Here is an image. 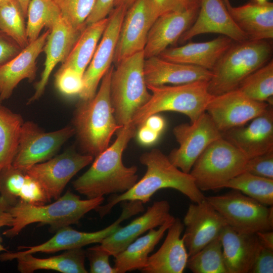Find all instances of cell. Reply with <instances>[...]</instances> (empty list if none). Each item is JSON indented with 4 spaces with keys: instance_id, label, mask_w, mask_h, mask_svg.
I'll return each mask as SVG.
<instances>
[{
    "instance_id": "cell-1",
    "label": "cell",
    "mask_w": 273,
    "mask_h": 273,
    "mask_svg": "<svg viewBox=\"0 0 273 273\" xmlns=\"http://www.w3.org/2000/svg\"><path fill=\"white\" fill-rule=\"evenodd\" d=\"M137 127L131 122L116 132L113 143L95 157L89 168L72 183L74 189L88 199L105 195L123 193L137 182L138 167L125 166L122 154L136 134Z\"/></svg>"
},
{
    "instance_id": "cell-2",
    "label": "cell",
    "mask_w": 273,
    "mask_h": 273,
    "mask_svg": "<svg viewBox=\"0 0 273 273\" xmlns=\"http://www.w3.org/2000/svg\"><path fill=\"white\" fill-rule=\"evenodd\" d=\"M140 161L147 167L144 175L129 190L111 196L106 204L98 206L95 210L101 218L120 202L137 200L146 203L157 191L164 188L178 191L194 203L205 199L190 173H185L175 166L160 150L153 149L143 153Z\"/></svg>"
},
{
    "instance_id": "cell-3",
    "label": "cell",
    "mask_w": 273,
    "mask_h": 273,
    "mask_svg": "<svg viewBox=\"0 0 273 273\" xmlns=\"http://www.w3.org/2000/svg\"><path fill=\"white\" fill-rule=\"evenodd\" d=\"M114 66L102 78L100 88L90 100L77 105L72 120L81 153L96 157L109 146L112 136L122 126L114 116L110 86Z\"/></svg>"
},
{
    "instance_id": "cell-4",
    "label": "cell",
    "mask_w": 273,
    "mask_h": 273,
    "mask_svg": "<svg viewBox=\"0 0 273 273\" xmlns=\"http://www.w3.org/2000/svg\"><path fill=\"white\" fill-rule=\"evenodd\" d=\"M104 200L103 196L82 200L70 191L48 205H35L19 200L9 209L13 217V224L3 235L13 238L28 225L36 222L48 224L51 231L56 232L78 223L86 213L95 210Z\"/></svg>"
},
{
    "instance_id": "cell-5",
    "label": "cell",
    "mask_w": 273,
    "mask_h": 273,
    "mask_svg": "<svg viewBox=\"0 0 273 273\" xmlns=\"http://www.w3.org/2000/svg\"><path fill=\"white\" fill-rule=\"evenodd\" d=\"M272 51L266 40L233 41L211 71L209 93L215 96L237 89L246 77L269 61Z\"/></svg>"
},
{
    "instance_id": "cell-6",
    "label": "cell",
    "mask_w": 273,
    "mask_h": 273,
    "mask_svg": "<svg viewBox=\"0 0 273 273\" xmlns=\"http://www.w3.org/2000/svg\"><path fill=\"white\" fill-rule=\"evenodd\" d=\"M208 85L207 81L172 85H147L151 97L136 111L130 122L139 127L152 115L173 111L185 114L190 119V123H193L205 112L213 97L209 93Z\"/></svg>"
},
{
    "instance_id": "cell-7",
    "label": "cell",
    "mask_w": 273,
    "mask_h": 273,
    "mask_svg": "<svg viewBox=\"0 0 273 273\" xmlns=\"http://www.w3.org/2000/svg\"><path fill=\"white\" fill-rule=\"evenodd\" d=\"M145 59L144 51H141L123 59L113 69L110 99L119 125L130 122L136 111L151 97L144 76Z\"/></svg>"
},
{
    "instance_id": "cell-8",
    "label": "cell",
    "mask_w": 273,
    "mask_h": 273,
    "mask_svg": "<svg viewBox=\"0 0 273 273\" xmlns=\"http://www.w3.org/2000/svg\"><path fill=\"white\" fill-rule=\"evenodd\" d=\"M248 160L222 136L202 152L190 174L201 191H215L224 188L230 180L244 172Z\"/></svg>"
},
{
    "instance_id": "cell-9",
    "label": "cell",
    "mask_w": 273,
    "mask_h": 273,
    "mask_svg": "<svg viewBox=\"0 0 273 273\" xmlns=\"http://www.w3.org/2000/svg\"><path fill=\"white\" fill-rule=\"evenodd\" d=\"M206 199L222 216L228 225L245 233L272 231L273 207H267L233 190L225 194L209 196Z\"/></svg>"
},
{
    "instance_id": "cell-10",
    "label": "cell",
    "mask_w": 273,
    "mask_h": 273,
    "mask_svg": "<svg viewBox=\"0 0 273 273\" xmlns=\"http://www.w3.org/2000/svg\"><path fill=\"white\" fill-rule=\"evenodd\" d=\"M74 135L75 130L72 126L45 132L32 121L24 122L12 165L26 171L34 165L53 158L62 146Z\"/></svg>"
},
{
    "instance_id": "cell-11",
    "label": "cell",
    "mask_w": 273,
    "mask_h": 273,
    "mask_svg": "<svg viewBox=\"0 0 273 273\" xmlns=\"http://www.w3.org/2000/svg\"><path fill=\"white\" fill-rule=\"evenodd\" d=\"M172 132L179 147L171 150L167 157L172 164L187 173L206 148L222 137L206 112L193 123L175 126Z\"/></svg>"
},
{
    "instance_id": "cell-12",
    "label": "cell",
    "mask_w": 273,
    "mask_h": 273,
    "mask_svg": "<svg viewBox=\"0 0 273 273\" xmlns=\"http://www.w3.org/2000/svg\"><path fill=\"white\" fill-rule=\"evenodd\" d=\"M120 216L113 223L101 230L84 232L74 230L69 226L61 228L48 241L33 246H19L15 252L18 254H33L37 252L54 253L60 251L79 248L93 243H100L121 226L125 219L144 211L143 203L137 200L125 201Z\"/></svg>"
},
{
    "instance_id": "cell-13",
    "label": "cell",
    "mask_w": 273,
    "mask_h": 273,
    "mask_svg": "<svg viewBox=\"0 0 273 273\" xmlns=\"http://www.w3.org/2000/svg\"><path fill=\"white\" fill-rule=\"evenodd\" d=\"M94 157L70 148L44 162L34 165L26 172L41 186L49 201L58 199L67 184Z\"/></svg>"
},
{
    "instance_id": "cell-14",
    "label": "cell",
    "mask_w": 273,
    "mask_h": 273,
    "mask_svg": "<svg viewBox=\"0 0 273 273\" xmlns=\"http://www.w3.org/2000/svg\"><path fill=\"white\" fill-rule=\"evenodd\" d=\"M128 9L119 5L113 9L109 22L93 58L83 75V86L79 96L82 101L96 95L102 78L112 66L120 27Z\"/></svg>"
},
{
    "instance_id": "cell-15",
    "label": "cell",
    "mask_w": 273,
    "mask_h": 273,
    "mask_svg": "<svg viewBox=\"0 0 273 273\" xmlns=\"http://www.w3.org/2000/svg\"><path fill=\"white\" fill-rule=\"evenodd\" d=\"M265 102L250 99L238 89L212 98L206 112L221 132L245 125L264 112L269 106Z\"/></svg>"
},
{
    "instance_id": "cell-16",
    "label": "cell",
    "mask_w": 273,
    "mask_h": 273,
    "mask_svg": "<svg viewBox=\"0 0 273 273\" xmlns=\"http://www.w3.org/2000/svg\"><path fill=\"white\" fill-rule=\"evenodd\" d=\"M184 225L186 230L182 237L189 257L218 237L228 224L205 197L189 205Z\"/></svg>"
},
{
    "instance_id": "cell-17",
    "label": "cell",
    "mask_w": 273,
    "mask_h": 273,
    "mask_svg": "<svg viewBox=\"0 0 273 273\" xmlns=\"http://www.w3.org/2000/svg\"><path fill=\"white\" fill-rule=\"evenodd\" d=\"M154 21L147 0H136L127 10L119 31L113 63L143 51Z\"/></svg>"
},
{
    "instance_id": "cell-18",
    "label": "cell",
    "mask_w": 273,
    "mask_h": 273,
    "mask_svg": "<svg viewBox=\"0 0 273 273\" xmlns=\"http://www.w3.org/2000/svg\"><path fill=\"white\" fill-rule=\"evenodd\" d=\"M247 126L232 128L222 136L248 159L273 151V107L256 117Z\"/></svg>"
},
{
    "instance_id": "cell-19",
    "label": "cell",
    "mask_w": 273,
    "mask_h": 273,
    "mask_svg": "<svg viewBox=\"0 0 273 273\" xmlns=\"http://www.w3.org/2000/svg\"><path fill=\"white\" fill-rule=\"evenodd\" d=\"M209 33L227 36L234 41L248 39L235 22L222 0H200L196 18L179 40L185 42L197 35Z\"/></svg>"
},
{
    "instance_id": "cell-20",
    "label": "cell",
    "mask_w": 273,
    "mask_h": 273,
    "mask_svg": "<svg viewBox=\"0 0 273 273\" xmlns=\"http://www.w3.org/2000/svg\"><path fill=\"white\" fill-rule=\"evenodd\" d=\"M199 8L200 4L158 17L148 33L144 50L145 58L158 56L169 46L179 40L194 22Z\"/></svg>"
},
{
    "instance_id": "cell-21",
    "label": "cell",
    "mask_w": 273,
    "mask_h": 273,
    "mask_svg": "<svg viewBox=\"0 0 273 273\" xmlns=\"http://www.w3.org/2000/svg\"><path fill=\"white\" fill-rule=\"evenodd\" d=\"M82 31L74 28L62 16L50 30L43 48L46 55L44 69L27 104L41 97L54 68L58 63H64Z\"/></svg>"
},
{
    "instance_id": "cell-22",
    "label": "cell",
    "mask_w": 273,
    "mask_h": 273,
    "mask_svg": "<svg viewBox=\"0 0 273 273\" xmlns=\"http://www.w3.org/2000/svg\"><path fill=\"white\" fill-rule=\"evenodd\" d=\"M50 30L48 29L29 44L13 59L0 67V99H8L22 80L33 81L36 76V60L46 43Z\"/></svg>"
},
{
    "instance_id": "cell-23",
    "label": "cell",
    "mask_w": 273,
    "mask_h": 273,
    "mask_svg": "<svg viewBox=\"0 0 273 273\" xmlns=\"http://www.w3.org/2000/svg\"><path fill=\"white\" fill-rule=\"evenodd\" d=\"M168 201H156L148 207L145 213L127 225L120 227L105 238L101 245L114 257L131 243L147 231L155 229L173 218Z\"/></svg>"
},
{
    "instance_id": "cell-24",
    "label": "cell",
    "mask_w": 273,
    "mask_h": 273,
    "mask_svg": "<svg viewBox=\"0 0 273 273\" xmlns=\"http://www.w3.org/2000/svg\"><path fill=\"white\" fill-rule=\"evenodd\" d=\"M219 236L228 273L249 272L262 247L256 234L238 232L228 225Z\"/></svg>"
},
{
    "instance_id": "cell-25",
    "label": "cell",
    "mask_w": 273,
    "mask_h": 273,
    "mask_svg": "<svg viewBox=\"0 0 273 273\" xmlns=\"http://www.w3.org/2000/svg\"><path fill=\"white\" fill-rule=\"evenodd\" d=\"M184 225L175 218L167 230V234L160 248L149 256L146 265L141 270L145 273H182L187 267L189 256L181 234Z\"/></svg>"
},
{
    "instance_id": "cell-26",
    "label": "cell",
    "mask_w": 273,
    "mask_h": 273,
    "mask_svg": "<svg viewBox=\"0 0 273 273\" xmlns=\"http://www.w3.org/2000/svg\"><path fill=\"white\" fill-rule=\"evenodd\" d=\"M144 73L147 85H179L210 79L211 70L165 60L159 56L145 59Z\"/></svg>"
},
{
    "instance_id": "cell-27",
    "label": "cell",
    "mask_w": 273,
    "mask_h": 273,
    "mask_svg": "<svg viewBox=\"0 0 273 273\" xmlns=\"http://www.w3.org/2000/svg\"><path fill=\"white\" fill-rule=\"evenodd\" d=\"M233 41L227 36L220 35L209 41L191 42L179 47L168 48L158 56L167 61L212 71Z\"/></svg>"
},
{
    "instance_id": "cell-28",
    "label": "cell",
    "mask_w": 273,
    "mask_h": 273,
    "mask_svg": "<svg viewBox=\"0 0 273 273\" xmlns=\"http://www.w3.org/2000/svg\"><path fill=\"white\" fill-rule=\"evenodd\" d=\"M85 251L82 248L65 250L62 254L45 258L32 254H18L6 251L0 255V260L16 259L17 268L21 273H32L40 269L53 270L62 273H87L84 262Z\"/></svg>"
},
{
    "instance_id": "cell-29",
    "label": "cell",
    "mask_w": 273,
    "mask_h": 273,
    "mask_svg": "<svg viewBox=\"0 0 273 273\" xmlns=\"http://www.w3.org/2000/svg\"><path fill=\"white\" fill-rule=\"evenodd\" d=\"M248 39L262 40L273 38V3L253 0L241 6L227 9Z\"/></svg>"
},
{
    "instance_id": "cell-30",
    "label": "cell",
    "mask_w": 273,
    "mask_h": 273,
    "mask_svg": "<svg viewBox=\"0 0 273 273\" xmlns=\"http://www.w3.org/2000/svg\"><path fill=\"white\" fill-rule=\"evenodd\" d=\"M0 193L11 205L19 200L42 205L49 200L40 185L26 171L12 165L0 171Z\"/></svg>"
},
{
    "instance_id": "cell-31",
    "label": "cell",
    "mask_w": 273,
    "mask_h": 273,
    "mask_svg": "<svg viewBox=\"0 0 273 273\" xmlns=\"http://www.w3.org/2000/svg\"><path fill=\"white\" fill-rule=\"evenodd\" d=\"M173 217L156 230L152 229L145 235L138 238L115 257L114 268L116 273L141 270L146 264L149 254L172 224Z\"/></svg>"
},
{
    "instance_id": "cell-32",
    "label": "cell",
    "mask_w": 273,
    "mask_h": 273,
    "mask_svg": "<svg viewBox=\"0 0 273 273\" xmlns=\"http://www.w3.org/2000/svg\"><path fill=\"white\" fill-rule=\"evenodd\" d=\"M108 22L109 17H107L86 25L61 66L70 67L83 75Z\"/></svg>"
},
{
    "instance_id": "cell-33",
    "label": "cell",
    "mask_w": 273,
    "mask_h": 273,
    "mask_svg": "<svg viewBox=\"0 0 273 273\" xmlns=\"http://www.w3.org/2000/svg\"><path fill=\"white\" fill-rule=\"evenodd\" d=\"M23 123L20 114L0 104V171L12 165Z\"/></svg>"
},
{
    "instance_id": "cell-34",
    "label": "cell",
    "mask_w": 273,
    "mask_h": 273,
    "mask_svg": "<svg viewBox=\"0 0 273 273\" xmlns=\"http://www.w3.org/2000/svg\"><path fill=\"white\" fill-rule=\"evenodd\" d=\"M61 17L60 11L53 0H30L26 24L29 42L36 40L44 27L51 30Z\"/></svg>"
},
{
    "instance_id": "cell-35",
    "label": "cell",
    "mask_w": 273,
    "mask_h": 273,
    "mask_svg": "<svg viewBox=\"0 0 273 273\" xmlns=\"http://www.w3.org/2000/svg\"><path fill=\"white\" fill-rule=\"evenodd\" d=\"M237 89L251 99L272 105V60L249 75Z\"/></svg>"
},
{
    "instance_id": "cell-36",
    "label": "cell",
    "mask_w": 273,
    "mask_h": 273,
    "mask_svg": "<svg viewBox=\"0 0 273 273\" xmlns=\"http://www.w3.org/2000/svg\"><path fill=\"white\" fill-rule=\"evenodd\" d=\"M224 188L238 190L264 205L272 206V179L244 171L230 180Z\"/></svg>"
},
{
    "instance_id": "cell-37",
    "label": "cell",
    "mask_w": 273,
    "mask_h": 273,
    "mask_svg": "<svg viewBox=\"0 0 273 273\" xmlns=\"http://www.w3.org/2000/svg\"><path fill=\"white\" fill-rule=\"evenodd\" d=\"M187 267L194 273H228L219 236L189 256Z\"/></svg>"
},
{
    "instance_id": "cell-38",
    "label": "cell",
    "mask_w": 273,
    "mask_h": 273,
    "mask_svg": "<svg viewBox=\"0 0 273 273\" xmlns=\"http://www.w3.org/2000/svg\"><path fill=\"white\" fill-rule=\"evenodd\" d=\"M25 18L17 0L0 5V29L22 49L29 43Z\"/></svg>"
},
{
    "instance_id": "cell-39",
    "label": "cell",
    "mask_w": 273,
    "mask_h": 273,
    "mask_svg": "<svg viewBox=\"0 0 273 273\" xmlns=\"http://www.w3.org/2000/svg\"><path fill=\"white\" fill-rule=\"evenodd\" d=\"M62 17L74 28L83 31L96 0H53Z\"/></svg>"
},
{
    "instance_id": "cell-40",
    "label": "cell",
    "mask_w": 273,
    "mask_h": 273,
    "mask_svg": "<svg viewBox=\"0 0 273 273\" xmlns=\"http://www.w3.org/2000/svg\"><path fill=\"white\" fill-rule=\"evenodd\" d=\"M55 83L62 94L79 95L83 86V75L70 67L61 66L55 75Z\"/></svg>"
},
{
    "instance_id": "cell-41",
    "label": "cell",
    "mask_w": 273,
    "mask_h": 273,
    "mask_svg": "<svg viewBox=\"0 0 273 273\" xmlns=\"http://www.w3.org/2000/svg\"><path fill=\"white\" fill-rule=\"evenodd\" d=\"M154 21L160 16L173 11L189 8L200 4V0H147Z\"/></svg>"
},
{
    "instance_id": "cell-42",
    "label": "cell",
    "mask_w": 273,
    "mask_h": 273,
    "mask_svg": "<svg viewBox=\"0 0 273 273\" xmlns=\"http://www.w3.org/2000/svg\"><path fill=\"white\" fill-rule=\"evenodd\" d=\"M89 262L91 273H116L109 262L110 253L101 244L89 247L85 251Z\"/></svg>"
},
{
    "instance_id": "cell-43",
    "label": "cell",
    "mask_w": 273,
    "mask_h": 273,
    "mask_svg": "<svg viewBox=\"0 0 273 273\" xmlns=\"http://www.w3.org/2000/svg\"><path fill=\"white\" fill-rule=\"evenodd\" d=\"M245 171L273 179V151L248 159Z\"/></svg>"
},
{
    "instance_id": "cell-44",
    "label": "cell",
    "mask_w": 273,
    "mask_h": 273,
    "mask_svg": "<svg viewBox=\"0 0 273 273\" xmlns=\"http://www.w3.org/2000/svg\"><path fill=\"white\" fill-rule=\"evenodd\" d=\"M22 49L0 29V67L16 56Z\"/></svg>"
},
{
    "instance_id": "cell-45",
    "label": "cell",
    "mask_w": 273,
    "mask_h": 273,
    "mask_svg": "<svg viewBox=\"0 0 273 273\" xmlns=\"http://www.w3.org/2000/svg\"><path fill=\"white\" fill-rule=\"evenodd\" d=\"M249 272L272 273L273 250L262 246Z\"/></svg>"
},
{
    "instance_id": "cell-46",
    "label": "cell",
    "mask_w": 273,
    "mask_h": 273,
    "mask_svg": "<svg viewBox=\"0 0 273 273\" xmlns=\"http://www.w3.org/2000/svg\"><path fill=\"white\" fill-rule=\"evenodd\" d=\"M115 0H96L94 7L86 20V26L107 18L114 8Z\"/></svg>"
},
{
    "instance_id": "cell-47",
    "label": "cell",
    "mask_w": 273,
    "mask_h": 273,
    "mask_svg": "<svg viewBox=\"0 0 273 273\" xmlns=\"http://www.w3.org/2000/svg\"><path fill=\"white\" fill-rule=\"evenodd\" d=\"M11 206L9 201L0 195V228L4 226L11 227L13 224V217L9 209ZM0 237V252L8 251L2 244Z\"/></svg>"
},
{
    "instance_id": "cell-48",
    "label": "cell",
    "mask_w": 273,
    "mask_h": 273,
    "mask_svg": "<svg viewBox=\"0 0 273 273\" xmlns=\"http://www.w3.org/2000/svg\"><path fill=\"white\" fill-rule=\"evenodd\" d=\"M139 127V129L136 135H137L139 142L141 144L149 146L157 141L160 133L149 128L144 124Z\"/></svg>"
},
{
    "instance_id": "cell-49",
    "label": "cell",
    "mask_w": 273,
    "mask_h": 273,
    "mask_svg": "<svg viewBox=\"0 0 273 273\" xmlns=\"http://www.w3.org/2000/svg\"><path fill=\"white\" fill-rule=\"evenodd\" d=\"M143 124L160 133L164 128L165 122L163 117L156 114L149 116Z\"/></svg>"
},
{
    "instance_id": "cell-50",
    "label": "cell",
    "mask_w": 273,
    "mask_h": 273,
    "mask_svg": "<svg viewBox=\"0 0 273 273\" xmlns=\"http://www.w3.org/2000/svg\"><path fill=\"white\" fill-rule=\"evenodd\" d=\"M259 241L263 247L273 250V232L267 231L256 233Z\"/></svg>"
},
{
    "instance_id": "cell-51",
    "label": "cell",
    "mask_w": 273,
    "mask_h": 273,
    "mask_svg": "<svg viewBox=\"0 0 273 273\" xmlns=\"http://www.w3.org/2000/svg\"><path fill=\"white\" fill-rule=\"evenodd\" d=\"M135 1L136 0H115L114 7L119 5H124L128 9Z\"/></svg>"
},
{
    "instance_id": "cell-52",
    "label": "cell",
    "mask_w": 273,
    "mask_h": 273,
    "mask_svg": "<svg viewBox=\"0 0 273 273\" xmlns=\"http://www.w3.org/2000/svg\"><path fill=\"white\" fill-rule=\"evenodd\" d=\"M22 11L24 17H27V9L30 0H17Z\"/></svg>"
},
{
    "instance_id": "cell-53",
    "label": "cell",
    "mask_w": 273,
    "mask_h": 273,
    "mask_svg": "<svg viewBox=\"0 0 273 273\" xmlns=\"http://www.w3.org/2000/svg\"><path fill=\"white\" fill-rule=\"evenodd\" d=\"M222 1L224 3L227 9H229L232 6L230 4V0H222Z\"/></svg>"
},
{
    "instance_id": "cell-54",
    "label": "cell",
    "mask_w": 273,
    "mask_h": 273,
    "mask_svg": "<svg viewBox=\"0 0 273 273\" xmlns=\"http://www.w3.org/2000/svg\"><path fill=\"white\" fill-rule=\"evenodd\" d=\"M254 1L260 4H263L268 1V0H254Z\"/></svg>"
},
{
    "instance_id": "cell-55",
    "label": "cell",
    "mask_w": 273,
    "mask_h": 273,
    "mask_svg": "<svg viewBox=\"0 0 273 273\" xmlns=\"http://www.w3.org/2000/svg\"><path fill=\"white\" fill-rule=\"evenodd\" d=\"M9 1H10V0H0V5L3 4V3H5V2H8Z\"/></svg>"
},
{
    "instance_id": "cell-56",
    "label": "cell",
    "mask_w": 273,
    "mask_h": 273,
    "mask_svg": "<svg viewBox=\"0 0 273 273\" xmlns=\"http://www.w3.org/2000/svg\"><path fill=\"white\" fill-rule=\"evenodd\" d=\"M1 103H2V101H1V99H0V104H1Z\"/></svg>"
}]
</instances>
